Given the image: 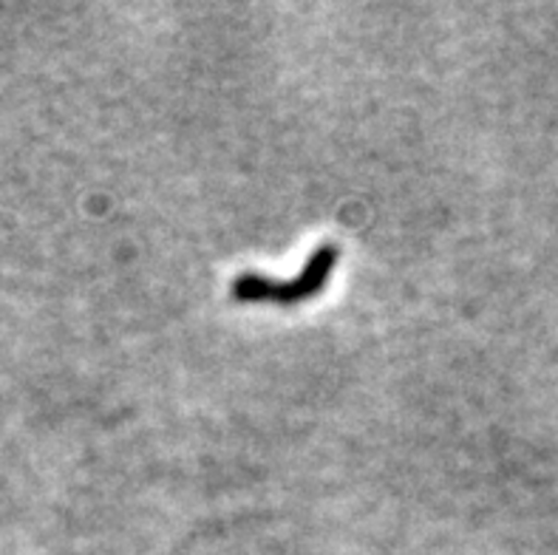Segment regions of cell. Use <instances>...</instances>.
I'll list each match as a JSON object with an SVG mask.
<instances>
[{
	"label": "cell",
	"mask_w": 558,
	"mask_h": 555,
	"mask_svg": "<svg viewBox=\"0 0 558 555\" xmlns=\"http://www.w3.org/2000/svg\"><path fill=\"white\" fill-rule=\"evenodd\" d=\"M340 258L338 244H320L315 253L306 258L301 273L290 281H276L258 273H241L233 281V298L244 303H278V306H295L310 298H315L326 287L335 264Z\"/></svg>",
	"instance_id": "1"
}]
</instances>
